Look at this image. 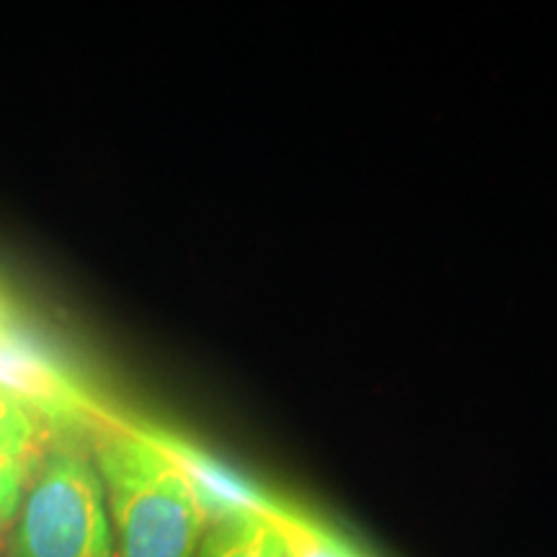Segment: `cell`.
<instances>
[{
  "mask_svg": "<svg viewBox=\"0 0 557 557\" xmlns=\"http://www.w3.org/2000/svg\"><path fill=\"white\" fill-rule=\"evenodd\" d=\"M197 557H284L269 498L240 496L212 517Z\"/></svg>",
  "mask_w": 557,
  "mask_h": 557,
  "instance_id": "277c9868",
  "label": "cell"
},
{
  "mask_svg": "<svg viewBox=\"0 0 557 557\" xmlns=\"http://www.w3.org/2000/svg\"><path fill=\"white\" fill-rule=\"evenodd\" d=\"M90 436L114 557H197L214 506L186 444L116 413Z\"/></svg>",
  "mask_w": 557,
  "mask_h": 557,
  "instance_id": "6da1fadb",
  "label": "cell"
},
{
  "mask_svg": "<svg viewBox=\"0 0 557 557\" xmlns=\"http://www.w3.org/2000/svg\"><path fill=\"white\" fill-rule=\"evenodd\" d=\"M3 557H114L107 493L94 457L70 444L41 457Z\"/></svg>",
  "mask_w": 557,
  "mask_h": 557,
  "instance_id": "7a4b0ae2",
  "label": "cell"
},
{
  "mask_svg": "<svg viewBox=\"0 0 557 557\" xmlns=\"http://www.w3.org/2000/svg\"><path fill=\"white\" fill-rule=\"evenodd\" d=\"M3 295H5V292H3V289H0V297H3Z\"/></svg>",
  "mask_w": 557,
  "mask_h": 557,
  "instance_id": "ba28073f",
  "label": "cell"
},
{
  "mask_svg": "<svg viewBox=\"0 0 557 557\" xmlns=\"http://www.w3.org/2000/svg\"><path fill=\"white\" fill-rule=\"evenodd\" d=\"M41 455H0V529L13 524Z\"/></svg>",
  "mask_w": 557,
  "mask_h": 557,
  "instance_id": "52a82bcc",
  "label": "cell"
},
{
  "mask_svg": "<svg viewBox=\"0 0 557 557\" xmlns=\"http://www.w3.org/2000/svg\"><path fill=\"white\" fill-rule=\"evenodd\" d=\"M271 519L278 529L284 545V557H361L351 545H346L336 532L310 519L295 506L269 500Z\"/></svg>",
  "mask_w": 557,
  "mask_h": 557,
  "instance_id": "5b68a950",
  "label": "cell"
},
{
  "mask_svg": "<svg viewBox=\"0 0 557 557\" xmlns=\"http://www.w3.org/2000/svg\"><path fill=\"white\" fill-rule=\"evenodd\" d=\"M0 393L29 410L39 423L60 431L94 434L114 416L21 318L9 295L0 297Z\"/></svg>",
  "mask_w": 557,
  "mask_h": 557,
  "instance_id": "3957f363",
  "label": "cell"
},
{
  "mask_svg": "<svg viewBox=\"0 0 557 557\" xmlns=\"http://www.w3.org/2000/svg\"><path fill=\"white\" fill-rule=\"evenodd\" d=\"M41 423L16 400L0 393V455H39Z\"/></svg>",
  "mask_w": 557,
  "mask_h": 557,
  "instance_id": "8992f818",
  "label": "cell"
}]
</instances>
